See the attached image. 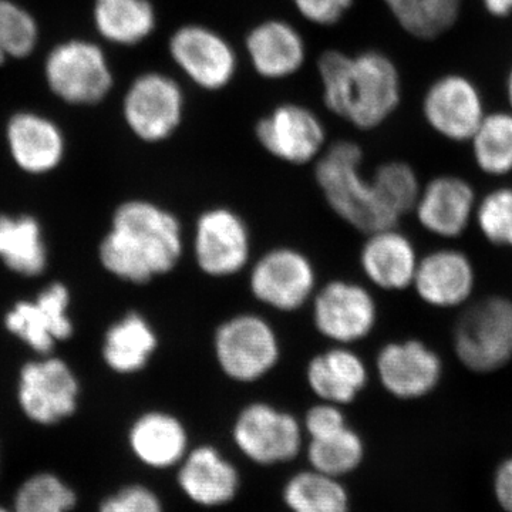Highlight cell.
I'll list each match as a JSON object with an SVG mask.
<instances>
[{"label": "cell", "mask_w": 512, "mask_h": 512, "mask_svg": "<svg viewBox=\"0 0 512 512\" xmlns=\"http://www.w3.org/2000/svg\"><path fill=\"white\" fill-rule=\"evenodd\" d=\"M370 178L382 200L400 218L412 214L423 188L419 175L412 165L404 161H389L377 167Z\"/></svg>", "instance_id": "d590c367"}, {"label": "cell", "mask_w": 512, "mask_h": 512, "mask_svg": "<svg viewBox=\"0 0 512 512\" xmlns=\"http://www.w3.org/2000/svg\"><path fill=\"white\" fill-rule=\"evenodd\" d=\"M318 72L325 106L360 130L382 126L402 100L399 69L377 50L356 56L328 50L319 57Z\"/></svg>", "instance_id": "7a4b0ae2"}, {"label": "cell", "mask_w": 512, "mask_h": 512, "mask_svg": "<svg viewBox=\"0 0 512 512\" xmlns=\"http://www.w3.org/2000/svg\"><path fill=\"white\" fill-rule=\"evenodd\" d=\"M458 365L477 376L494 375L512 363V298L501 293L473 299L451 330Z\"/></svg>", "instance_id": "5b68a950"}, {"label": "cell", "mask_w": 512, "mask_h": 512, "mask_svg": "<svg viewBox=\"0 0 512 512\" xmlns=\"http://www.w3.org/2000/svg\"><path fill=\"white\" fill-rule=\"evenodd\" d=\"M303 18L313 25H336L352 8L353 0H293Z\"/></svg>", "instance_id": "f35d334b"}, {"label": "cell", "mask_w": 512, "mask_h": 512, "mask_svg": "<svg viewBox=\"0 0 512 512\" xmlns=\"http://www.w3.org/2000/svg\"><path fill=\"white\" fill-rule=\"evenodd\" d=\"M485 10L498 19L512 15V0H481Z\"/></svg>", "instance_id": "60d3db41"}, {"label": "cell", "mask_w": 512, "mask_h": 512, "mask_svg": "<svg viewBox=\"0 0 512 512\" xmlns=\"http://www.w3.org/2000/svg\"><path fill=\"white\" fill-rule=\"evenodd\" d=\"M89 23L104 46L131 49L154 35L158 16L151 0H90Z\"/></svg>", "instance_id": "d4e9b609"}, {"label": "cell", "mask_w": 512, "mask_h": 512, "mask_svg": "<svg viewBox=\"0 0 512 512\" xmlns=\"http://www.w3.org/2000/svg\"><path fill=\"white\" fill-rule=\"evenodd\" d=\"M493 487L498 505L504 511L512 512V454L498 464Z\"/></svg>", "instance_id": "ab89813d"}, {"label": "cell", "mask_w": 512, "mask_h": 512, "mask_svg": "<svg viewBox=\"0 0 512 512\" xmlns=\"http://www.w3.org/2000/svg\"><path fill=\"white\" fill-rule=\"evenodd\" d=\"M184 106L183 89L173 77L147 70L133 77L121 94L120 117L140 143L160 144L180 128Z\"/></svg>", "instance_id": "52a82bcc"}, {"label": "cell", "mask_w": 512, "mask_h": 512, "mask_svg": "<svg viewBox=\"0 0 512 512\" xmlns=\"http://www.w3.org/2000/svg\"><path fill=\"white\" fill-rule=\"evenodd\" d=\"M282 501L291 512H350L352 498L340 478L319 471H298L282 488Z\"/></svg>", "instance_id": "f546056e"}, {"label": "cell", "mask_w": 512, "mask_h": 512, "mask_svg": "<svg viewBox=\"0 0 512 512\" xmlns=\"http://www.w3.org/2000/svg\"><path fill=\"white\" fill-rule=\"evenodd\" d=\"M183 254V228L177 215L143 198L121 202L99 247L101 266L133 285L170 274Z\"/></svg>", "instance_id": "6da1fadb"}, {"label": "cell", "mask_w": 512, "mask_h": 512, "mask_svg": "<svg viewBox=\"0 0 512 512\" xmlns=\"http://www.w3.org/2000/svg\"><path fill=\"white\" fill-rule=\"evenodd\" d=\"M474 227L491 247L512 251V185H500L478 197Z\"/></svg>", "instance_id": "e575fe53"}, {"label": "cell", "mask_w": 512, "mask_h": 512, "mask_svg": "<svg viewBox=\"0 0 512 512\" xmlns=\"http://www.w3.org/2000/svg\"><path fill=\"white\" fill-rule=\"evenodd\" d=\"M39 74L45 92L64 109H99L116 90L109 47L93 35L55 40L40 56Z\"/></svg>", "instance_id": "3957f363"}, {"label": "cell", "mask_w": 512, "mask_h": 512, "mask_svg": "<svg viewBox=\"0 0 512 512\" xmlns=\"http://www.w3.org/2000/svg\"><path fill=\"white\" fill-rule=\"evenodd\" d=\"M468 143L481 173L493 178L512 174V111L485 114Z\"/></svg>", "instance_id": "4dcf8cb0"}, {"label": "cell", "mask_w": 512, "mask_h": 512, "mask_svg": "<svg viewBox=\"0 0 512 512\" xmlns=\"http://www.w3.org/2000/svg\"><path fill=\"white\" fill-rule=\"evenodd\" d=\"M400 28L420 40H434L456 25L463 0H383Z\"/></svg>", "instance_id": "1f68e13d"}, {"label": "cell", "mask_w": 512, "mask_h": 512, "mask_svg": "<svg viewBox=\"0 0 512 512\" xmlns=\"http://www.w3.org/2000/svg\"><path fill=\"white\" fill-rule=\"evenodd\" d=\"M423 114L441 137L453 143H468L487 113L476 84L466 76L451 73L427 89Z\"/></svg>", "instance_id": "d6986e66"}, {"label": "cell", "mask_w": 512, "mask_h": 512, "mask_svg": "<svg viewBox=\"0 0 512 512\" xmlns=\"http://www.w3.org/2000/svg\"><path fill=\"white\" fill-rule=\"evenodd\" d=\"M80 383L64 360L52 355L30 360L20 369L18 403L26 419L42 427L70 419L79 407Z\"/></svg>", "instance_id": "30bf717a"}, {"label": "cell", "mask_w": 512, "mask_h": 512, "mask_svg": "<svg viewBox=\"0 0 512 512\" xmlns=\"http://www.w3.org/2000/svg\"><path fill=\"white\" fill-rule=\"evenodd\" d=\"M76 490L52 471H37L26 477L13 494V512H73Z\"/></svg>", "instance_id": "836d02e7"}, {"label": "cell", "mask_w": 512, "mask_h": 512, "mask_svg": "<svg viewBox=\"0 0 512 512\" xmlns=\"http://www.w3.org/2000/svg\"><path fill=\"white\" fill-rule=\"evenodd\" d=\"M2 137L10 163L28 177L56 173L69 156L66 127L39 107L22 106L10 111L3 120Z\"/></svg>", "instance_id": "ba28073f"}, {"label": "cell", "mask_w": 512, "mask_h": 512, "mask_svg": "<svg viewBox=\"0 0 512 512\" xmlns=\"http://www.w3.org/2000/svg\"><path fill=\"white\" fill-rule=\"evenodd\" d=\"M43 26L22 0H0V69L28 63L42 52Z\"/></svg>", "instance_id": "f1b7e54d"}, {"label": "cell", "mask_w": 512, "mask_h": 512, "mask_svg": "<svg viewBox=\"0 0 512 512\" xmlns=\"http://www.w3.org/2000/svg\"><path fill=\"white\" fill-rule=\"evenodd\" d=\"M305 453L309 468L343 480L362 466L366 444L362 436L348 426L329 436L306 440Z\"/></svg>", "instance_id": "d6a6232c"}, {"label": "cell", "mask_w": 512, "mask_h": 512, "mask_svg": "<svg viewBox=\"0 0 512 512\" xmlns=\"http://www.w3.org/2000/svg\"><path fill=\"white\" fill-rule=\"evenodd\" d=\"M97 512H165L164 501L150 485H123L100 501Z\"/></svg>", "instance_id": "8d00e7d4"}, {"label": "cell", "mask_w": 512, "mask_h": 512, "mask_svg": "<svg viewBox=\"0 0 512 512\" xmlns=\"http://www.w3.org/2000/svg\"><path fill=\"white\" fill-rule=\"evenodd\" d=\"M158 336L140 312H128L107 329L103 339L104 363L117 375H136L156 355Z\"/></svg>", "instance_id": "4316f807"}, {"label": "cell", "mask_w": 512, "mask_h": 512, "mask_svg": "<svg viewBox=\"0 0 512 512\" xmlns=\"http://www.w3.org/2000/svg\"><path fill=\"white\" fill-rule=\"evenodd\" d=\"M311 305L316 332L335 345L362 342L372 335L379 320V306L372 291L345 279H335L316 289Z\"/></svg>", "instance_id": "8fae6325"}, {"label": "cell", "mask_w": 512, "mask_h": 512, "mask_svg": "<svg viewBox=\"0 0 512 512\" xmlns=\"http://www.w3.org/2000/svg\"><path fill=\"white\" fill-rule=\"evenodd\" d=\"M365 360L350 346L335 345L309 360L306 382L320 402L348 406L369 384Z\"/></svg>", "instance_id": "cb8c5ba5"}, {"label": "cell", "mask_w": 512, "mask_h": 512, "mask_svg": "<svg viewBox=\"0 0 512 512\" xmlns=\"http://www.w3.org/2000/svg\"><path fill=\"white\" fill-rule=\"evenodd\" d=\"M375 365L384 392L402 402L426 399L439 389L446 376L439 350L417 338L384 343Z\"/></svg>", "instance_id": "7c38bea8"}, {"label": "cell", "mask_w": 512, "mask_h": 512, "mask_svg": "<svg viewBox=\"0 0 512 512\" xmlns=\"http://www.w3.org/2000/svg\"><path fill=\"white\" fill-rule=\"evenodd\" d=\"M505 90H507L508 104H510V110L512 111V67L510 73H508L507 84H505Z\"/></svg>", "instance_id": "b9f144b4"}, {"label": "cell", "mask_w": 512, "mask_h": 512, "mask_svg": "<svg viewBox=\"0 0 512 512\" xmlns=\"http://www.w3.org/2000/svg\"><path fill=\"white\" fill-rule=\"evenodd\" d=\"M420 254L409 235L399 227L366 235L359 264L367 281L384 292L412 289Z\"/></svg>", "instance_id": "7402d4cb"}, {"label": "cell", "mask_w": 512, "mask_h": 512, "mask_svg": "<svg viewBox=\"0 0 512 512\" xmlns=\"http://www.w3.org/2000/svg\"><path fill=\"white\" fill-rule=\"evenodd\" d=\"M259 144L276 160L303 165L316 160L325 146L322 121L301 104H282L256 124Z\"/></svg>", "instance_id": "ffe728a7"}, {"label": "cell", "mask_w": 512, "mask_h": 512, "mask_svg": "<svg viewBox=\"0 0 512 512\" xmlns=\"http://www.w3.org/2000/svg\"><path fill=\"white\" fill-rule=\"evenodd\" d=\"M175 471L181 494L197 507H227L241 493L242 478L237 466L211 444L191 447Z\"/></svg>", "instance_id": "44dd1931"}, {"label": "cell", "mask_w": 512, "mask_h": 512, "mask_svg": "<svg viewBox=\"0 0 512 512\" xmlns=\"http://www.w3.org/2000/svg\"><path fill=\"white\" fill-rule=\"evenodd\" d=\"M173 62L204 90L224 89L237 72V55L227 40L201 25L181 26L168 42Z\"/></svg>", "instance_id": "ac0fdd59"}, {"label": "cell", "mask_w": 512, "mask_h": 512, "mask_svg": "<svg viewBox=\"0 0 512 512\" xmlns=\"http://www.w3.org/2000/svg\"><path fill=\"white\" fill-rule=\"evenodd\" d=\"M316 289L315 266L308 255L296 248L269 249L256 259L249 272L252 296L274 311H299L311 303Z\"/></svg>", "instance_id": "4fadbf2b"}, {"label": "cell", "mask_w": 512, "mask_h": 512, "mask_svg": "<svg viewBox=\"0 0 512 512\" xmlns=\"http://www.w3.org/2000/svg\"><path fill=\"white\" fill-rule=\"evenodd\" d=\"M214 355L222 375L235 383L252 384L268 376L281 360V340L269 320L244 312L215 329Z\"/></svg>", "instance_id": "8992f818"}, {"label": "cell", "mask_w": 512, "mask_h": 512, "mask_svg": "<svg viewBox=\"0 0 512 512\" xmlns=\"http://www.w3.org/2000/svg\"><path fill=\"white\" fill-rule=\"evenodd\" d=\"M363 154L352 141H338L320 154L315 178L330 210L362 234L399 227L402 218L382 200L372 178L360 170Z\"/></svg>", "instance_id": "277c9868"}, {"label": "cell", "mask_w": 512, "mask_h": 512, "mask_svg": "<svg viewBox=\"0 0 512 512\" xmlns=\"http://www.w3.org/2000/svg\"><path fill=\"white\" fill-rule=\"evenodd\" d=\"M0 512H13L12 508L5 507V505L0 504Z\"/></svg>", "instance_id": "7bdbcfd3"}, {"label": "cell", "mask_w": 512, "mask_h": 512, "mask_svg": "<svg viewBox=\"0 0 512 512\" xmlns=\"http://www.w3.org/2000/svg\"><path fill=\"white\" fill-rule=\"evenodd\" d=\"M0 261L23 278H36L46 271L49 256L35 217L0 214Z\"/></svg>", "instance_id": "83f0119b"}, {"label": "cell", "mask_w": 512, "mask_h": 512, "mask_svg": "<svg viewBox=\"0 0 512 512\" xmlns=\"http://www.w3.org/2000/svg\"><path fill=\"white\" fill-rule=\"evenodd\" d=\"M231 436L239 453L261 467L292 463L306 444L302 421L266 402L242 407L232 424Z\"/></svg>", "instance_id": "9c48e42d"}, {"label": "cell", "mask_w": 512, "mask_h": 512, "mask_svg": "<svg viewBox=\"0 0 512 512\" xmlns=\"http://www.w3.org/2000/svg\"><path fill=\"white\" fill-rule=\"evenodd\" d=\"M478 271L468 252L441 245L420 255L412 289L424 305L436 311H461L476 299Z\"/></svg>", "instance_id": "9a60e30c"}, {"label": "cell", "mask_w": 512, "mask_h": 512, "mask_svg": "<svg viewBox=\"0 0 512 512\" xmlns=\"http://www.w3.org/2000/svg\"><path fill=\"white\" fill-rule=\"evenodd\" d=\"M306 440L320 439L349 426L345 410L338 404L320 402L309 407L302 420Z\"/></svg>", "instance_id": "74e56055"}, {"label": "cell", "mask_w": 512, "mask_h": 512, "mask_svg": "<svg viewBox=\"0 0 512 512\" xmlns=\"http://www.w3.org/2000/svg\"><path fill=\"white\" fill-rule=\"evenodd\" d=\"M247 52L259 76L279 80L301 69L306 57L301 33L284 20L259 23L247 36Z\"/></svg>", "instance_id": "484cf974"}, {"label": "cell", "mask_w": 512, "mask_h": 512, "mask_svg": "<svg viewBox=\"0 0 512 512\" xmlns=\"http://www.w3.org/2000/svg\"><path fill=\"white\" fill-rule=\"evenodd\" d=\"M127 444L138 463L154 471L175 470L191 448L183 421L164 410L140 414L128 429Z\"/></svg>", "instance_id": "603a6c76"}, {"label": "cell", "mask_w": 512, "mask_h": 512, "mask_svg": "<svg viewBox=\"0 0 512 512\" xmlns=\"http://www.w3.org/2000/svg\"><path fill=\"white\" fill-rule=\"evenodd\" d=\"M251 232L244 218L227 207L202 212L195 222V264L214 279L231 278L244 271L251 259Z\"/></svg>", "instance_id": "5bb4252c"}, {"label": "cell", "mask_w": 512, "mask_h": 512, "mask_svg": "<svg viewBox=\"0 0 512 512\" xmlns=\"http://www.w3.org/2000/svg\"><path fill=\"white\" fill-rule=\"evenodd\" d=\"M476 188L456 174H441L423 184L412 214L431 237L453 242L474 227L478 204Z\"/></svg>", "instance_id": "2e32d148"}, {"label": "cell", "mask_w": 512, "mask_h": 512, "mask_svg": "<svg viewBox=\"0 0 512 512\" xmlns=\"http://www.w3.org/2000/svg\"><path fill=\"white\" fill-rule=\"evenodd\" d=\"M69 308V289L62 282H53L33 301L16 302L6 312L3 323L10 335L37 355H52L57 343L66 342L73 336Z\"/></svg>", "instance_id": "e0dca14e"}]
</instances>
